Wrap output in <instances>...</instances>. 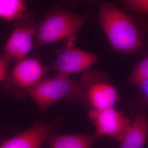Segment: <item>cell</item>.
Returning <instances> with one entry per match:
<instances>
[{"mask_svg": "<svg viewBox=\"0 0 148 148\" xmlns=\"http://www.w3.org/2000/svg\"><path fill=\"white\" fill-rule=\"evenodd\" d=\"M98 21L110 47L117 52L139 53L143 48L142 34L130 15L114 3L100 5Z\"/></svg>", "mask_w": 148, "mask_h": 148, "instance_id": "1", "label": "cell"}, {"mask_svg": "<svg viewBox=\"0 0 148 148\" xmlns=\"http://www.w3.org/2000/svg\"><path fill=\"white\" fill-rule=\"evenodd\" d=\"M89 19L81 14L57 7L37 23L35 46H43L63 40L76 39V34Z\"/></svg>", "mask_w": 148, "mask_h": 148, "instance_id": "2", "label": "cell"}, {"mask_svg": "<svg viewBox=\"0 0 148 148\" xmlns=\"http://www.w3.org/2000/svg\"><path fill=\"white\" fill-rule=\"evenodd\" d=\"M82 91L79 81L71 79L68 75L57 74L42 80L29 91L28 95L43 110L62 100L75 103L81 100Z\"/></svg>", "mask_w": 148, "mask_h": 148, "instance_id": "3", "label": "cell"}, {"mask_svg": "<svg viewBox=\"0 0 148 148\" xmlns=\"http://www.w3.org/2000/svg\"><path fill=\"white\" fill-rule=\"evenodd\" d=\"M48 67L34 57L16 62L11 73L3 82L5 92L16 99L25 98L33 87L47 77Z\"/></svg>", "mask_w": 148, "mask_h": 148, "instance_id": "4", "label": "cell"}, {"mask_svg": "<svg viewBox=\"0 0 148 148\" xmlns=\"http://www.w3.org/2000/svg\"><path fill=\"white\" fill-rule=\"evenodd\" d=\"M82 88L81 100L91 109L115 107L120 99L118 91L107 74L97 70L85 71L79 80Z\"/></svg>", "mask_w": 148, "mask_h": 148, "instance_id": "5", "label": "cell"}, {"mask_svg": "<svg viewBox=\"0 0 148 148\" xmlns=\"http://www.w3.org/2000/svg\"><path fill=\"white\" fill-rule=\"evenodd\" d=\"M14 30L6 40L3 53L12 62L27 58L35 46L37 23L33 14L27 12L14 22Z\"/></svg>", "mask_w": 148, "mask_h": 148, "instance_id": "6", "label": "cell"}, {"mask_svg": "<svg viewBox=\"0 0 148 148\" xmlns=\"http://www.w3.org/2000/svg\"><path fill=\"white\" fill-rule=\"evenodd\" d=\"M75 39L68 40L66 47L58 52L52 69L58 74L69 76L85 72L90 69L99 60L95 53L75 47Z\"/></svg>", "mask_w": 148, "mask_h": 148, "instance_id": "7", "label": "cell"}, {"mask_svg": "<svg viewBox=\"0 0 148 148\" xmlns=\"http://www.w3.org/2000/svg\"><path fill=\"white\" fill-rule=\"evenodd\" d=\"M88 117L95 126V134L106 136L115 140H120L131 121L123 112L115 107L102 110L90 109Z\"/></svg>", "mask_w": 148, "mask_h": 148, "instance_id": "8", "label": "cell"}, {"mask_svg": "<svg viewBox=\"0 0 148 148\" xmlns=\"http://www.w3.org/2000/svg\"><path fill=\"white\" fill-rule=\"evenodd\" d=\"M57 118L51 123L39 122L13 137L0 142V148H41L52 130L61 121Z\"/></svg>", "mask_w": 148, "mask_h": 148, "instance_id": "9", "label": "cell"}, {"mask_svg": "<svg viewBox=\"0 0 148 148\" xmlns=\"http://www.w3.org/2000/svg\"><path fill=\"white\" fill-rule=\"evenodd\" d=\"M148 134V120L144 114H139L125 130L119 148H143Z\"/></svg>", "mask_w": 148, "mask_h": 148, "instance_id": "10", "label": "cell"}, {"mask_svg": "<svg viewBox=\"0 0 148 148\" xmlns=\"http://www.w3.org/2000/svg\"><path fill=\"white\" fill-rule=\"evenodd\" d=\"M98 137L95 134H70L49 135L47 140L51 148H91Z\"/></svg>", "mask_w": 148, "mask_h": 148, "instance_id": "11", "label": "cell"}, {"mask_svg": "<svg viewBox=\"0 0 148 148\" xmlns=\"http://www.w3.org/2000/svg\"><path fill=\"white\" fill-rule=\"evenodd\" d=\"M26 3L21 0H0V19L13 23L27 13Z\"/></svg>", "mask_w": 148, "mask_h": 148, "instance_id": "12", "label": "cell"}, {"mask_svg": "<svg viewBox=\"0 0 148 148\" xmlns=\"http://www.w3.org/2000/svg\"><path fill=\"white\" fill-rule=\"evenodd\" d=\"M148 78V56L136 64L129 76L127 84L139 86Z\"/></svg>", "mask_w": 148, "mask_h": 148, "instance_id": "13", "label": "cell"}, {"mask_svg": "<svg viewBox=\"0 0 148 148\" xmlns=\"http://www.w3.org/2000/svg\"><path fill=\"white\" fill-rule=\"evenodd\" d=\"M122 4L127 11L148 17V0H125Z\"/></svg>", "mask_w": 148, "mask_h": 148, "instance_id": "14", "label": "cell"}, {"mask_svg": "<svg viewBox=\"0 0 148 148\" xmlns=\"http://www.w3.org/2000/svg\"><path fill=\"white\" fill-rule=\"evenodd\" d=\"M11 61L3 53H0V83L3 82L9 74Z\"/></svg>", "mask_w": 148, "mask_h": 148, "instance_id": "15", "label": "cell"}, {"mask_svg": "<svg viewBox=\"0 0 148 148\" xmlns=\"http://www.w3.org/2000/svg\"><path fill=\"white\" fill-rule=\"evenodd\" d=\"M140 90L141 98L144 103L148 107V78L138 86Z\"/></svg>", "mask_w": 148, "mask_h": 148, "instance_id": "16", "label": "cell"}]
</instances>
